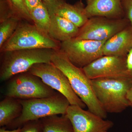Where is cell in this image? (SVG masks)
Returning <instances> with one entry per match:
<instances>
[{
  "instance_id": "1",
  "label": "cell",
  "mask_w": 132,
  "mask_h": 132,
  "mask_svg": "<svg viewBox=\"0 0 132 132\" xmlns=\"http://www.w3.org/2000/svg\"><path fill=\"white\" fill-rule=\"evenodd\" d=\"M51 62L67 77L71 87L85 103L88 111L101 118L106 119L107 113L95 96L92 80L86 75L82 68L73 64L60 50H55Z\"/></svg>"
},
{
  "instance_id": "2",
  "label": "cell",
  "mask_w": 132,
  "mask_h": 132,
  "mask_svg": "<svg viewBox=\"0 0 132 132\" xmlns=\"http://www.w3.org/2000/svg\"><path fill=\"white\" fill-rule=\"evenodd\" d=\"M92 82L95 96L107 113H120L129 107L126 95L131 78H100Z\"/></svg>"
},
{
  "instance_id": "3",
  "label": "cell",
  "mask_w": 132,
  "mask_h": 132,
  "mask_svg": "<svg viewBox=\"0 0 132 132\" xmlns=\"http://www.w3.org/2000/svg\"><path fill=\"white\" fill-rule=\"evenodd\" d=\"M54 51L50 49L37 48L1 53V81H6L18 74L28 72L35 64L51 63Z\"/></svg>"
},
{
  "instance_id": "4",
  "label": "cell",
  "mask_w": 132,
  "mask_h": 132,
  "mask_svg": "<svg viewBox=\"0 0 132 132\" xmlns=\"http://www.w3.org/2000/svg\"><path fill=\"white\" fill-rule=\"evenodd\" d=\"M22 106L21 115L5 127L10 130L22 127L31 121L54 115L65 114L70 105L68 100L60 93L46 98L19 100Z\"/></svg>"
},
{
  "instance_id": "5",
  "label": "cell",
  "mask_w": 132,
  "mask_h": 132,
  "mask_svg": "<svg viewBox=\"0 0 132 132\" xmlns=\"http://www.w3.org/2000/svg\"><path fill=\"white\" fill-rule=\"evenodd\" d=\"M61 43L40 31L34 24L22 20L13 35L0 48V52L37 48L60 50Z\"/></svg>"
},
{
  "instance_id": "6",
  "label": "cell",
  "mask_w": 132,
  "mask_h": 132,
  "mask_svg": "<svg viewBox=\"0 0 132 132\" xmlns=\"http://www.w3.org/2000/svg\"><path fill=\"white\" fill-rule=\"evenodd\" d=\"M44 83L40 78L29 73H22L9 80L6 97L19 100L40 98L51 97L57 93Z\"/></svg>"
},
{
  "instance_id": "7",
  "label": "cell",
  "mask_w": 132,
  "mask_h": 132,
  "mask_svg": "<svg viewBox=\"0 0 132 132\" xmlns=\"http://www.w3.org/2000/svg\"><path fill=\"white\" fill-rule=\"evenodd\" d=\"M27 72L39 77L45 84L64 95L70 105L83 109L86 106L73 91L67 77L52 62L35 64Z\"/></svg>"
},
{
  "instance_id": "8",
  "label": "cell",
  "mask_w": 132,
  "mask_h": 132,
  "mask_svg": "<svg viewBox=\"0 0 132 132\" xmlns=\"http://www.w3.org/2000/svg\"><path fill=\"white\" fill-rule=\"evenodd\" d=\"M106 41L73 38L61 42L60 50L73 64L82 68L104 55Z\"/></svg>"
},
{
  "instance_id": "9",
  "label": "cell",
  "mask_w": 132,
  "mask_h": 132,
  "mask_svg": "<svg viewBox=\"0 0 132 132\" xmlns=\"http://www.w3.org/2000/svg\"><path fill=\"white\" fill-rule=\"evenodd\" d=\"M130 25V21L126 17L113 19L93 16L80 28L75 38L97 41H107Z\"/></svg>"
},
{
  "instance_id": "10",
  "label": "cell",
  "mask_w": 132,
  "mask_h": 132,
  "mask_svg": "<svg viewBox=\"0 0 132 132\" xmlns=\"http://www.w3.org/2000/svg\"><path fill=\"white\" fill-rule=\"evenodd\" d=\"M82 69L91 80L129 77L127 68L126 56L103 55Z\"/></svg>"
},
{
  "instance_id": "11",
  "label": "cell",
  "mask_w": 132,
  "mask_h": 132,
  "mask_svg": "<svg viewBox=\"0 0 132 132\" xmlns=\"http://www.w3.org/2000/svg\"><path fill=\"white\" fill-rule=\"evenodd\" d=\"M66 114L71 121L73 132H108L114 125L112 121L105 120L75 105H70Z\"/></svg>"
},
{
  "instance_id": "12",
  "label": "cell",
  "mask_w": 132,
  "mask_h": 132,
  "mask_svg": "<svg viewBox=\"0 0 132 132\" xmlns=\"http://www.w3.org/2000/svg\"><path fill=\"white\" fill-rule=\"evenodd\" d=\"M121 0H87L85 11L88 19L95 16L113 19L125 17Z\"/></svg>"
},
{
  "instance_id": "13",
  "label": "cell",
  "mask_w": 132,
  "mask_h": 132,
  "mask_svg": "<svg viewBox=\"0 0 132 132\" xmlns=\"http://www.w3.org/2000/svg\"><path fill=\"white\" fill-rule=\"evenodd\" d=\"M132 48V26L130 24L106 41L103 54L126 57Z\"/></svg>"
},
{
  "instance_id": "14",
  "label": "cell",
  "mask_w": 132,
  "mask_h": 132,
  "mask_svg": "<svg viewBox=\"0 0 132 132\" xmlns=\"http://www.w3.org/2000/svg\"><path fill=\"white\" fill-rule=\"evenodd\" d=\"M48 35L54 40L64 42L76 38L80 28L63 17L55 14L50 15Z\"/></svg>"
},
{
  "instance_id": "15",
  "label": "cell",
  "mask_w": 132,
  "mask_h": 132,
  "mask_svg": "<svg viewBox=\"0 0 132 132\" xmlns=\"http://www.w3.org/2000/svg\"><path fill=\"white\" fill-rule=\"evenodd\" d=\"M85 8L81 0L73 5L66 2L55 11L54 14L65 18L80 28L89 19L86 14Z\"/></svg>"
},
{
  "instance_id": "16",
  "label": "cell",
  "mask_w": 132,
  "mask_h": 132,
  "mask_svg": "<svg viewBox=\"0 0 132 132\" xmlns=\"http://www.w3.org/2000/svg\"><path fill=\"white\" fill-rule=\"evenodd\" d=\"M22 106L19 99L6 97L0 102V126L6 127L21 115Z\"/></svg>"
},
{
  "instance_id": "17",
  "label": "cell",
  "mask_w": 132,
  "mask_h": 132,
  "mask_svg": "<svg viewBox=\"0 0 132 132\" xmlns=\"http://www.w3.org/2000/svg\"><path fill=\"white\" fill-rule=\"evenodd\" d=\"M40 120L43 132H73L71 121L66 114L50 116Z\"/></svg>"
},
{
  "instance_id": "18",
  "label": "cell",
  "mask_w": 132,
  "mask_h": 132,
  "mask_svg": "<svg viewBox=\"0 0 132 132\" xmlns=\"http://www.w3.org/2000/svg\"><path fill=\"white\" fill-rule=\"evenodd\" d=\"M29 12L33 24L40 31L48 35L51 16L45 4L41 3Z\"/></svg>"
},
{
  "instance_id": "19",
  "label": "cell",
  "mask_w": 132,
  "mask_h": 132,
  "mask_svg": "<svg viewBox=\"0 0 132 132\" xmlns=\"http://www.w3.org/2000/svg\"><path fill=\"white\" fill-rule=\"evenodd\" d=\"M21 21L13 16L0 22V48L13 35Z\"/></svg>"
},
{
  "instance_id": "20",
  "label": "cell",
  "mask_w": 132,
  "mask_h": 132,
  "mask_svg": "<svg viewBox=\"0 0 132 132\" xmlns=\"http://www.w3.org/2000/svg\"><path fill=\"white\" fill-rule=\"evenodd\" d=\"M7 3L14 15L21 20L32 22L24 0H5Z\"/></svg>"
},
{
  "instance_id": "21",
  "label": "cell",
  "mask_w": 132,
  "mask_h": 132,
  "mask_svg": "<svg viewBox=\"0 0 132 132\" xmlns=\"http://www.w3.org/2000/svg\"><path fill=\"white\" fill-rule=\"evenodd\" d=\"M21 132H43L40 120L31 121L25 123L22 127Z\"/></svg>"
},
{
  "instance_id": "22",
  "label": "cell",
  "mask_w": 132,
  "mask_h": 132,
  "mask_svg": "<svg viewBox=\"0 0 132 132\" xmlns=\"http://www.w3.org/2000/svg\"><path fill=\"white\" fill-rule=\"evenodd\" d=\"M47 7L50 15L54 14L55 11L62 4L66 2V0H42Z\"/></svg>"
},
{
  "instance_id": "23",
  "label": "cell",
  "mask_w": 132,
  "mask_h": 132,
  "mask_svg": "<svg viewBox=\"0 0 132 132\" xmlns=\"http://www.w3.org/2000/svg\"><path fill=\"white\" fill-rule=\"evenodd\" d=\"M121 2L125 17L132 26V0H121Z\"/></svg>"
},
{
  "instance_id": "24",
  "label": "cell",
  "mask_w": 132,
  "mask_h": 132,
  "mask_svg": "<svg viewBox=\"0 0 132 132\" xmlns=\"http://www.w3.org/2000/svg\"><path fill=\"white\" fill-rule=\"evenodd\" d=\"M126 65L128 75L132 79V48L127 55Z\"/></svg>"
},
{
  "instance_id": "25",
  "label": "cell",
  "mask_w": 132,
  "mask_h": 132,
  "mask_svg": "<svg viewBox=\"0 0 132 132\" xmlns=\"http://www.w3.org/2000/svg\"><path fill=\"white\" fill-rule=\"evenodd\" d=\"M24 1L29 12L42 2V0H24Z\"/></svg>"
},
{
  "instance_id": "26",
  "label": "cell",
  "mask_w": 132,
  "mask_h": 132,
  "mask_svg": "<svg viewBox=\"0 0 132 132\" xmlns=\"http://www.w3.org/2000/svg\"><path fill=\"white\" fill-rule=\"evenodd\" d=\"M126 98L129 103V107L132 108V85L127 93Z\"/></svg>"
},
{
  "instance_id": "27",
  "label": "cell",
  "mask_w": 132,
  "mask_h": 132,
  "mask_svg": "<svg viewBox=\"0 0 132 132\" xmlns=\"http://www.w3.org/2000/svg\"><path fill=\"white\" fill-rule=\"evenodd\" d=\"M6 129V128L5 127H2L0 128V132H21L22 130V127L10 130H7Z\"/></svg>"
}]
</instances>
